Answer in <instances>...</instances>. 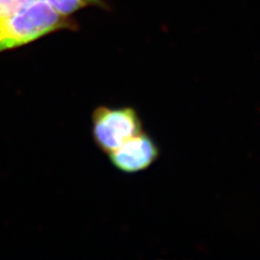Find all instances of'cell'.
I'll use <instances>...</instances> for the list:
<instances>
[{
  "instance_id": "cell-1",
  "label": "cell",
  "mask_w": 260,
  "mask_h": 260,
  "mask_svg": "<svg viewBox=\"0 0 260 260\" xmlns=\"http://www.w3.org/2000/svg\"><path fill=\"white\" fill-rule=\"evenodd\" d=\"M76 28L45 0H32L0 23V52L30 44L51 32Z\"/></svg>"
},
{
  "instance_id": "cell-2",
  "label": "cell",
  "mask_w": 260,
  "mask_h": 260,
  "mask_svg": "<svg viewBox=\"0 0 260 260\" xmlns=\"http://www.w3.org/2000/svg\"><path fill=\"white\" fill-rule=\"evenodd\" d=\"M142 132L141 118L134 108L99 107L92 114L94 143L107 154Z\"/></svg>"
},
{
  "instance_id": "cell-3",
  "label": "cell",
  "mask_w": 260,
  "mask_h": 260,
  "mask_svg": "<svg viewBox=\"0 0 260 260\" xmlns=\"http://www.w3.org/2000/svg\"><path fill=\"white\" fill-rule=\"evenodd\" d=\"M108 155L112 165L119 172L136 174L148 169L158 158L159 149L155 141L142 132Z\"/></svg>"
},
{
  "instance_id": "cell-4",
  "label": "cell",
  "mask_w": 260,
  "mask_h": 260,
  "mask_svg": "<svg viewBox=\"0 0 260 260\" xmlns=\"http://www.w3.org/2000/svg\"><path fill=\"white\" fill-rule=\"evenodd\" d=\"M53 9L64 16H70L84 8L95 6L105 8L103 0H45Z\"/></svg>"
},
{
  "instance_id": "cell-5",
  "label": "cell",
  "mask_w": 260,
  "mask_h": 260,
  "mask_svg": "<svg viewBox=\"0 0 260 260\" xmlns=\"http://www.w3.org/2000/svg\"><path fill=\"white\" fill-rule=\"evenodd\" d=\"M31 2L32 0H0V23Z\"/></svg>"
}]
</instances>
